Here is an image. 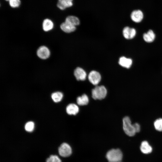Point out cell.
Here are the masks:
<instances>
[{
	"label": "cell",
	"mask_w": 162,
	"mask_h": 162,
	"mask_svg": "<svg viewBox=\"0 0 162 162\" xmlns=\"http://www.w3.org/2000/svg\"></svg>",
	"instance_id": "25"
},
{
	"label": "cell",
	"mask_w": 162,
	"mask_h": 162,
	"mask_svg": "<svg viewBox=\"0 0 162 162\" xmlns=\"http://www.w3.org/2000/svg\"><path fill=\"white\" fill-rule=\"evenodd\" d=\"M107 94V91L103 86H96L92 91V97L95 100H102L105 98Z\"/></svg>",
	"instance_id": "3"
},
{
	"label": "cell",
	"mask_w": 162,
	"mask_h": 162,
	"mask_svg": "<svg viewBox=\"0 0 162 162\" xmlns=\"http://www.w3.org/2000/svg\"><path fill=\"white\" fill-rule=\"evenodd\" d=\"M34 128V123L32 121L27 122L25 124V129L26 131L31 132L33 131Z\"/></svg>",
	"instance_id": "23"
},
{
	"label": "cell",
	"mask_w": 162,
	"mask_h": 162,
	"mask_svg": "<svg viewBox=\"0 0 162 162\" xmlns=\"http://www.w3.org/2000/svg\"><path fill=\"white\" fill-rule=\"evenodd\" d=\"M65 22L75 26L79 25L80 23L79 19L76 17L73 16H67L65 19Z\"/></svg>",
	"instance_id": "18"
},
{
	"label": "cell",
	"mask_w": 162,
	"mask_h": 162,
	"mask_svg": "<svg viewBox=\"0 0 162 162\" xmlns=\"http://www.w3.org/2000/svg\"><path fill=\"white\" fill-rule=\"evenodd\" d=\"M74 74L76 79L78 80H84L87 76L85 71L80 67H77L75 70Z\"/></svg>",
	"instance_id": "8"
},
{
	"label": "cell",
	"mask_w": 162,
	"mask_h": 162,
	"mask_svg": "<svg viewBox=\"0 0 162 162\" xmlns=\"http://www.w3.org/2000/svg\"><path fill=\"white\" fill-rule=\"evenodd\" d=\"M123 129L125 133L128 136H132L136 133L139 132L140 129V124L137 123L132 124L130 118L125 117L123 119Z\"/></svg>",
	"instance_id": "1"
},
{
	"label": "cell",
	"mask_w": 162,
	"mask_h": 162,
	"mask_svg": "<svg viewBox=\"0 0 162 162\" xmlns=\"http://www.w3.org/2000/svg\"><path fill=\"white\" fill-rule=\"evenodd\" d=\"M136 34V31L134 28L128 27L124 28L123 30V34L124 37L127 39H131L134 37Z\"/></svg>",
	"instance_id": "9"
},
{
	"label": "cell",
	"mask_w": 162,
	"mask_h": 162,
	"mask_svg": "<svg viewBox=\"0 0 162 162\" xmlns=\"http://www.w3.org/2000/svg\"><path fill=\"white\" fill-rule=\"evenodd\" d=\"M62 30L66 33H70L74 31L76 26L65 22H63L60 25Z\"/></svg>",
	"instance_id": "13"
},
{
	"label": "cell",
	"mask_w": 162,
	"mask_h": 162,
	"mask_svg": "<svg viewBox=\"0 0 162 162\" xmlns=\"http://www.w3.org/2000/svg\"><path fill=\"white\" fill-rule=\"evenodd\" d=\"M38 56L42 59H46L48 58L50 55V50L47 47L45 46H42L38 49L37 52Z\"/></svg>",
	"instance_id": "6"
},
{
	"label": "cell",
	"mask_w": 162,
	"mask_h": 162,
	"mask_svg": "<svg viewBox=\"0 0 162 162\" xmlns=\"http://www.w3.org/2000/svg\"><path fill=\"white\" fill-rule=\"evenodd\" d=\"M9 6L12 8H18L21 5V0H9L8 2Z\"/></svg>",
	"instance_id": "20"
},
{
	"label": "cell",
	"mask_w": 162,
	"mask_h": 162,
	"mask_svg": "<svg viewBox=\"0 0 162 162\" xmlns=\"http://www.w3.org/2000/svg\"><path fill=\"white\" fill-rule=\"evenodd\" d=\"M77 104L80 106H84L87 105L89 102V98L87 95L83 94L81 96L78 97L76 99Z\"/></svg>",
	"instance_id": "16"
},
{
	"label": "cell",
	"mask_w": 162,
	"mask_h": 162,
	"mask_svg": "<svg viewBox=\"0 0 162 162\" xmlns=\"http://www.w3.org/2000/svg\"><path fill=\"white\" fill-rule=\"evenodd\" d=\"M79 108L78 106L74 104H68L66 108V111L69 115H76L79 112Z\"/></svg>",
	"instance_id": "11"
},
{
	"label": "cell",
	"mask_w": 162,
	"mask_h": 162,
	"mask_svg": "<svg viewBox=\"0 0 162 162\" xmlns=\"http://www.w3.org/2000/svg\"><path fill=\"white\" fill-rule=\"evenodd\" d=\"M6 2H8L9 0H4Z\"/></svg>",
	"instance_id": "24"
},
{
	"label": "cell",
	"mask_w": 162,
	"mask_h": 162,
	"mask_svg": "<svg viewBox=\"0 0 162 162\" xmlns=\"http://www.w3.org/2000/svg\"><path fill=\"white\" fill-rule=\"evenodd\" d=\"M131 18L132 20L136 22H139L141 21L143 18V14L140 10H135L131 14Z\"/></svg>",
	"instance_id": "10"
},
{
	"label": "cell",
	"mask_w": 162,
	"mask_h": 162,
	"mask_svg": "<svg viewBox=\"0 0 162 162\" xmlns=\"http://www.w3.org/2000/svg\"><path fill=\"white\" fill-rule=\"evenodd\" d=\"M59 154L62 157H67L72 154V149L70 146L66 143H62L58 148Z\"/></svg>",
	"instance_id": "4"
},
{
	"label": "cell",
	"mask_w": 162,
	"mask_h": 162,
	"mask_svg": "<svg viewBox=\"0 0 162 162\" xmlns=\"http://www.w3.org/2000/svg\"><path fill=\"white\" fill-rule=\"evenodd\" d=\"M73 0H57L56 7L59 9L63 10L73 5Z\"/></svg>",
	"instance_id": "7"
},
{
	"label": "cell",
	"mask_w": 162,
	"mask_h": 162,
	"mask_svg": "<svg viewBox=\"0 0 162 162\" xmlns=\"http://www.w3.org/2000/svg\"><path fill=\"white\" fill-rule=\"evenodd\" d=\"M88 78L89 81L92 84L96 86L100 81L101 76L98 72L92 70L89 73Z\"/></svg>",
	"instance_id": "5"
},
{
	"label": "cell",
	"mask_w": 162,
	"mask_h": 162,
	"mask_svg": "<svg viewBox=\"0 0 162 162\" xmlns=\"http://www.w3.org/2000/svg\"><path fill=\"white\" fill-rule=\"evenodd\" d=\"M63 97V94L60 92H56L51 95V98L53 101L55 102H58L60 101Z\"/></svg>",
	"instance_id": "19"
},
{
	"label": "cell",
	"mask_w": 162,
	"mask_h": 162,
	"mask_svg": "<svg viewBox=\"0 0 162 162\" xmlns=\"http://www.w3.org/2000/svg\"><path fill=\"white\" fill-rule=\"evenodd\" d=\"M46 162H62V161L57 155H51L46 158Z\"/></svg>",
	"instance_id": "22"
},
{
	"label": "cell",
	"mask_w": 162,
	"mask_h": 162,
	"mask_svg": "<svg viewBox=\"0 0 162 162\" xmlns=\"http://www.w3.org/2000/svg\"><path fill=\"white\" fill-rule=\"evenodd\" d=\"M141 152L146 154L151 153L152 151V148L148 143L146 141L142 142L140 146Z\"/></svg>",
	"instance_id": "12"
},
{
	"label": "cell",
	"mask_w": 162,
	"mask_h": 162,
	"mask_svg": "<svg viewBox=\"0 0 162 162\" xmlns=\"http://www.w3.org/2000/svg\"><path fill=\"white\" fill-rule=\"evenodd\" d=\"M118 63L122 66L128 68L130 67L132 64V60L130 58L122 57L119 58Z\"/></svg>",
	"instance_id": "14"
},
{
	"label": "cell",
	"mask_w": 162,
	"mask_h": 162,
	"mask_svg": "<svg viewBox=\"0 0 162 162\" xmlns=\"http://www.w3.org/2000/svg\"><path fill=\"white\" fill-rule=\"evenodd\" d=\"M154 125L157 130L162 131V118H159L156 120L154 123Z\"/></svg>",
	"instance_id": "21"
},
{
	"label": "cell",
	"mask_w": 162,
	"mask_h": 162,
	"mask_svg": "<svg viewBox=\"0 0 162 162\" xmlns=\"http://www.w3.org/2000/svg\"><path fill=\"white\" fill-rule=\"evenodd\" d=\"M155 38V34L151 30H149L147 33L144 34L143 35L144 40L147 42H152L154 41Z\"/></svg>",
	"instance_id": "17"
},
{
	"label": "cell",
	"mask_w": 162,
	"mask_h": 162,
	"mask_svg": "<svg viewBox=\"0 0 162 162\" xmlns=\"http://www.w3.org/2000/svg\"><path fill=\"white\" fill-rule=\"evenodd\" d=\"M42 26L44 30L45 31L47 32L52 29L53 23L51 20L46 18L44 20Z\"/></svg>",
	"instance_id": "15"
},
{
	"label": "cell",
	"mask_w": 162,
	"mask_h": 162,
	"mask_svg": "<svg viewBox=\"0 0 162 162\" xmlns=\"http://www.w3.org/2000/svg\"><path fill=\"white\" fill-rule=\"evenodd\" d=\"M122 157V153L118 148L111 149L106 154V158L109 162H120Z\"/></svg>",
	"instance_id": "2"
}]
</instances>
